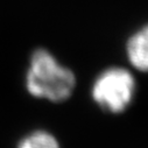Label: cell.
<instances>
[{"label":"cell","instance_id":"cell-1","mask_svg":"<svg viewBox=\"0 0 148 148\" xmlns=\"http://www.w3.org/2000/svg\"><path fill=\"white\" fill-rule=\"evenodd\" d=\"M25 83L30 96L62 103L70 98L75 90L76 76L49 50L40 48L34 50L29 58Z\"/></svg>","mask_w":148,"mask_h":148},{"label":"cell","instance_id":"cell-2","mask_svg":"<svg viewBox=\"0 0 148 148\" xmlns=\"http://www.w3.org/2000/svg\"><path fill=\"white\" fill-rule=\"evenodd\" d=\"M136 90L133 73L120 66H110L95 78L91 86L93 101L110 113H121L131 105Z\"/></svg>","mask_w":148,"mask_h":148},{"label":"cell","instance_id":"cell-3","mask_svg":"<svg viewBox=\"0 0 148 148\" xmlns=\"http://www.w3.org/2000/svg\"><path fill=\"white\" fill-rule=\"evenodd\" d=\"M126 57L130 64L138 71L145 72L148 66V29L142 26L135 30L126 42Z\"/></svg>","mask_w":148,"mask_h":148},{"label":"cell","instance_id":"cell-4","mask_svg":"<svg viewBox=\"0 0 148 148\" xmlns=\"http://www.w3.org/2000/svg\"><path fill=\"white\" fill-rule=\"evenodd\" d=\"M18 148H61V146L55 135L40 130L26 135L19 142Z\"/></svg>","mask_w":148,"mask_h":148}]
</instances>
